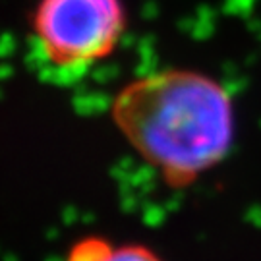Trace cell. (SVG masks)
I'll return each instance as SVG.
<instances>
[{
    "label": "cell",
    "instance_id": "obj_1",
    "mask_svg": "<svg viewBox=\"0 0 261 261\" xmlns=\"http://www.w3.org/2000/svg\"><path fill=\"white\" fill-rule=\"evenodd\" d=\"M111 120L172 190L192 186L219 167L236 132L228 89L188 68H165L128 82L112 99Z\"/></svg>",
    "mask_w": 261,
    "mask_h": 261
},
{
    "label": "cell",
    "instance_id": "obj_2",
    "mask_svg": "<svg viewBox=\"0 0 261 261\" xmlns=\"http://www.w3.org/2000/svg\"><path fill=\"white\" fill-rule=\"evenodd\" d=\"M29 25L48 68L80 75L114 55L128 28V12L122 0H39Z\"/></svg>",
    "mask_w": 261,
    "mask_h": 261
},
{
    "label": "cell",
    "instance_id": "obj_3",
    "mask_svg": "<svg viewBox=\"0 0 261 261\" xmlns=\"http://www.w3.org/2000/svg\"><path fill=\"white\" fill-rule=\"evenodd\" d=\"M66 261H163L157 253L141 244H114L103 238H85L72 246Z\"/></svg>",
    "mask_w": 261,
    "mask_h": 261
}]
</instances>
